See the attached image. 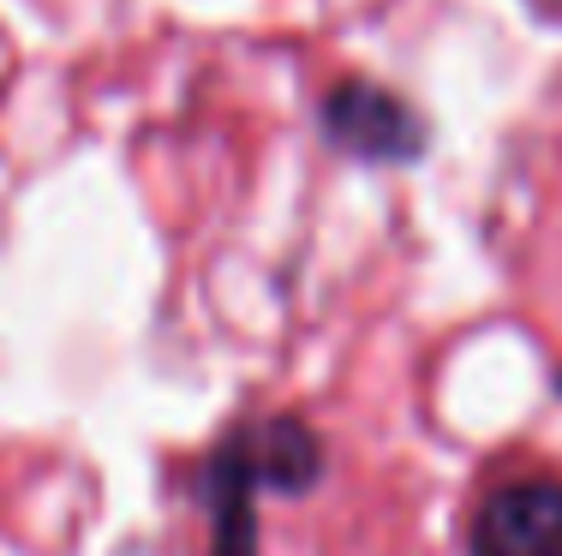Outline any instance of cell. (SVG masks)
I'll return each instance as SVG.
<instances>
[{
	"mask_svg": "<svg viewBox=\"0 0 562 556\" xmlns=\"http://www.w3.org/2000/svg\"><path fill=\"white\" fill-rule=\"evenodd\" d=\"M317 132L336 156L366 168H413L431 150V121L395 84L366 72H347L317 97Z\"/></svg>",
	"mask_w": 562,
	"mask_h": 556,
	"instance_id": "obj_1",
	"label": "cell"
},
{
	"mask_svg": "<svg viewBox=\"0 0 562 556\" xmlns=\"http://www.w3.org/2000/svg\"><path fill=\"white\" fill-rule=\"evenodd\" d=\"M473 556H562V479H515L473 514Z\"/></svg>",
	"mask_w": 562,
	"mask_h": 556,
	"instance_id": "obj_2",
	"label": "cell"
},
{
	"mask_svg": "<svg viewBox=\"0 0 562 556\" xmlns=\"http://www.w3.org/2000/svg\"><path fill=\"white\" fill-rule=\"evenodd\" d=\"M258 461H251L246 425H227L204 461V502H210V556H258Z\"/></svg>",
	"mask_w": 562,
	"mask_h": 556,
	"instance_id": "obj_3",
	"label": "cell"
},
{
	"mask_svg": "<svg viewBox=\"0 0 562 556\" xmlns=\"http://www.w3.org/2000/svg\"><path fill=\"white\" fill-rule=\"evenodd\" d=\"M246 425V443H251V461H258V479L270 491H312L324 479V443L305 419L293 413H270V419H239Z\"/></svg>",
	"mask_w": 562,
	"mask_h": 556,
	"instance_id": "obj_4",
	"label": "cell"
},
{
	"mask_svg": "<svg viewBox=\"0 0 562 556\" xmlns=\"http://www.w3.org/2000/svg\"><path fill=\"white\" fill-rule=\"evenodd\" d=\"M557 395H562V371H557Z\"/></svg>",
	"mask_w": 562,
	"mask_h": 556,
	"instance_id": "obj_5",
	"label": "cell"
}]
</instances>
